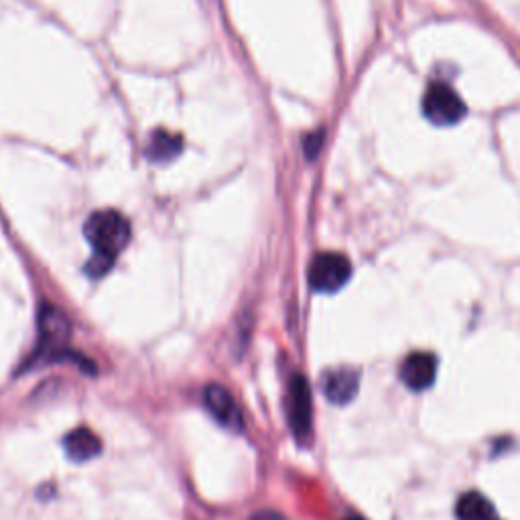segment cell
<instances>
[{"label": "cell", "mask_w": 520, "mask_h": 520, "mask_svg": "<svg viewBox=\"0 0 520 520\" xmlns=\"http://www.w3.org/2000/svg\"><path fill=\"white\" fill-rule=\"evenodd\" d=\"M84 236L94 254L116 260L130 240V224L116 210H100L86 220Z\"/></svg>", "instance_id": "obj_1"}, {"label": "cell", "mask_w": 520, "mask_h": 520, "mask_svg": "<svg viewBox=\"0 0 520 520\" xmlns=\"http://www.w3.org/2000/svg\"><path fill=\"white\" fill-rule=\"evenodd\" d=\"M70 334L72 328L68 317L51 305H43L39 309V346L33 360L43 362V360H61L63 356H70L68 352Z\"/></svg>", "instance_id": "obj_2"}, {"label": "cell", "mask_w": 520, "mask_h": 520, "mask_svg": "<svg viewBox=\"0 0 520 520\" xmlns=\"http://www.w3.org/2000/svg\"><path fill=\"white\" fill-rule=\"evenodd\" d=\"M307 277L313 291L336 293L350 281L352 265L340 252H319L311 260Z\"/></svg>", "instance_id": "obj_3"}, {"label": "cell", "mask_w": 520, "mask_h": 520, "mask_svg": "<svg viewBox=\"0 0 520 520\" xmlns=\"http://www.w3.org/2000/svg\"><path fill=\"white\" fill-rule=\"evenodd\" d=\"M423 114L437 126H451L466 116V104L449 84L435 82L425 92Z\"/></svg>", "instance_id": "obj_4"}, {"label": "cell", "mask_w": 520, "mask_h": 520, "mask_svg": "<svg viewBox=\"0 0 520 520\" xmlns=\"http://www.w3.org/2000/svg\"><path fill=\"white\" fill-rule=\"evenodd\" d=\"M287 415L295 439L305 445L313 433V403H311L309 382L301 374H295L289 382Z\"/></svg>", "instance_id": "obj_5"}, {"label": "cell", "mask_w": 520, "mask_h": 520, "mask_svg": "<svg viewBox=\"0 0 520 520\" xmlns=\"http://www.w3.org/2000/svg\"><path fill=\"white\" fill-rule=\"evenodd\" d=\"M323 395L334 405H348L354 401L360 388V372L350 366H340L328 370L323 376Z\"/></svg>", "instance_id": "obj_6"}, {"label": "cell", "mask_w": 520, "mask_h": 520, "mask_svg": "<svg viewBox=\"0 0 520 520\" xmlns=\"http://www.w3.org/2000/svg\"><path fill=\"white\" fill-rule=\"evenodd\" d=\"M399 376L407 388L421 393L437 378V358L429 352H413L403 360Z\"/></svg>", "instance_id": "obj_7"}, {"label": "cell", "mask_w": 520, "mask_h": 520, "mask_svg": "<svg viewBox=\"0 0 520 520\" xmlns=\"http://www.w3.org/2000/svg\"><path fill=\"white\" fill-rule=\"evenodd\" d=\"M210 415L230 431H242V413L230 395V390L220 384H210L204 393Z\"/></svg>", "instance_id": "obj_8"}, {"label": "cell", "mask_w": 520, "mask_h": 520, "mask_svg": "<svg viewBox=\"0 0 520 520\" xmlns=\"http://www.w3.org/2000/svg\"><path fill=\"white\" fill-rule=\"evenodd\" d=\"M63 451L72 462L84 464L98 458L102 451V441L94 431L78 427L63 437Z\"/></svg>", "instance_id": "obj_9"}, {"label": "cell", "mask_w": 520, "mask_h": 520, "mask_svg": "<svg viewBox=\"0 0 520 520\" xmlns=\"http://www.w3.org/2000/svg\"><path fill=\"white\" fill-rule=\"evenodd\" d=\"M458 520H496L492 502L480 492H466L455 504Z\"/></svg>", "instance_id": "obj_10"}, {"label": "cell", "mask_w": 520, "mask_h": 520, "mask_svg": "<svg viewBox=\"0 0 520 520\" xmlns=\"http://www.w3.org/2000/svg\"><path fill=\"white\" fill-rule=\"evenodd\" d=\"M183 149V141L177 135L167 133V130H155L147 145V157L155 163H167L175 159Z\"/></svg>", "instance_id": "obj_11"}, {"label": "cell", "mask_w": 520, "mask_h": 520, "mask_svg": "<svg viewBox=\"0 0 520 520\" xmlns=\"http://www.w3.org/2000/svg\"><path fill=\"white\" fill-rule=\"evenodd\" d=\"M321 133H317V135H311L309 139H307V143H305V153H307V157H315L317 155V151H319V147H321Z\"/></svg>", "instance_id": "obj_12"}, {"label": "cell", "mask_w": 520, "mask_h": 520, "mask_svg": "<svg viewBox=\"0 0 520 520\" xmlns=\"http://www.w3.org/2000/svg\"><path fill=\"white\" fill-rule=\"evenodd\" d=\"M248 520H287V518L275 510H260V512L252 514Z\"/></svg>", "instance_id": "obj_13"}, {"label": "cell", "mask_w": 520, "mask_h": 520, "mask_svg": "<svg viewBox=\"0 0 520 520\" xmlns=\"http://www.w3.org/2000/svg\"><path fill=\"white\" fill-rule=\"evenodd\" d=\"M344 520H364L362 516H348V518H344Z\"/></svg>", "instance_id": "obj_14"}]
</instances>
